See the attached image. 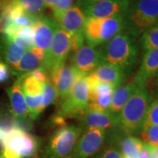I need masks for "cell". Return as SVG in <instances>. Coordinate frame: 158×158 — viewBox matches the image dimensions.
<instances>
[{
	"mask_svg": "<svg viewBox=\"0 0 158 158\" xmlns=\"http://www.w3.org/2000/svg\"><path fill=\"white\" fill-rule=\"evenodd\" d=\"M0 146L3 158H26L35 155L37 138L17 122L0 123Z\"/></svg>",
	"mask_w": 158,
	"mask_h": 158,
	"instance_id": "cell-1",
	"label": "cell"
},
{
	"mask_svg": "<svg viewBox=\"0 0 158 158\" xmlns=\"http://www.w3.org/2000/svg\"><path fill=\"white\" fill-rule=\"evenodd\" d=\"M151 98L146 85H140L118 114V128L130 135L141 133Z\"/></svg>",
	"mask_w": 158,
	"mask_h": 158,
	"instance_id": "cell-2",
	"label": "cell"
},
{
	"mask_svg": "<svg viewBox=\"0 0 158 158\" xmlns=\"http://www.w3.org/2000/svg\"><path fill=\"white\" fill-rule=\"evenodd\" d=\"M124 30L136 37L158 24V0H129Z\"/></svg>",
	"mask_w": 158,
	"mask_h": 158,
	"instance_id": "cell-3",
	"label": "cell"
},
{
	"mask_svg": "<svg viewBox=\"0 0 158 158\" xmlns=\"http://www.w3.org/2000/svg\"><path fill=\"white\" fill-rule=\"evenodd\" d=\"M102 63L119 67L127 72L136 62L138 49L133 37L126 31L118 33L104 45Z\"/></svg>",
	"mask_w": 158,
	"mask_h": 158,
	"instance_id": "cell-4",
	"label": "cell"
},
{
	"mask_svg": "<svg viewBox=\"0 0 158 158\" xmlns=\"http://www.w3.org/2000/svg\"><path fill=\"white\" fill-rule=\"evenodd\" d=\"M83 130L79 126L64 125L49 138L43 152L44 158H70Z\"/></svg>",
	"mask_w": 158,
	"mask_h": 158,
	"instance_id": "cell-5",
	"label": "cell"
},
{
	"mask_svg": "<svg viewBox=\"0 0 158 158\" xmlns=\"http://www.w3.org/2000/svg\"><path fill=\"white\" fill-rule=\"evenodd\" d=\"M89 89L86 76L77 78L67 98L60 102L59 109L56 114L66 120L68 118H80L87 109Z\"/></svg>",
	"mask_w": 158,
	"mask_h": 158,
	"instance_id": "cell-6",
	"label": "cell"
},
{
	"mask_svg": "<svg viewBox=\"0 0 158 158\" xmlns=\"http://www.w3.org/2000/svg\"><path fill=\"white\" fill-rule=\"evenodd\" d=\"M72 35L58 27L54 31L50 49L45 56L44 69L53 71L65 62L71 51Z\"/></svg>",
	"mask_w": 158,
	"mask_h": 158,
	"instance_id": "cell-7",
	"label": "cell"
},
{
	"mask_svg": "<svg viewBox=\"0 0 158 158\" xmlns=\"http://www.w3.org/2000/svg\"><path fill=\"white\" fill-rule=\"evenodd\" d=\"M82 4L86 19H105L125 14L129 6V0L87 2Z\"/></svg>",
	"mask_w": 158,
	"mask_h": 158,
	"instance_id": "cell-8",
	"label": "cell"
},
{
	"mask_svg": "<svg viewBox=\"0 0 158 158\" xmlns=\"http://www.w3.org/2000/svg\"><path fill=\"white\" fill-rule=\"evenodd\" d=\"M106 137L105 129H88L79 138L70 158H89L103 145Z\"/></svg>",
	"mask_w": 158,
	"mask_h": 158,
	"instance_id": "cell-9",
	"label": "cell"
},
{
	"mask_svg": "<svg viewBox=\"0 0 158 158\" xmlns=\"http://www.w3.org/2000/svg\"><path fill=\"white\" fill-rule=\"evenodd\" d=\"M81 76L86 75L79 72L73 64H66L65 62L51 71L52 84L56 89L60 102L67 98L76 79Z\"/></svg>",
	"mask_w": 158,
	"mask_h": 158,
	"instance_id": "cell-10",
	"label": "cell"
},
{
	"mask_svg": "<svg viewBox=\"0 0 158 158\" xmlns=\"http://www.w3.org/2000/svg\"><path fill=\"white\" fill-rule=\"evenodd\" d=\"M82 130L88 129H114L118 128V114L109 110L106 111L86 109L79 118Z\"/></svg>",
	"mask_w": 158,
	"mask_h": 158,
	"instance_id": "cell-11",
	"label": "cell"
},
{
	"mask_svg": "<svg viewBox=\"0 0 158 158\" xmlns=\"http://www.w3.org/2000/svg\"><path fill=\"white\" fill-rule=\"evenodd\" d=\"M73 62L79 72L88 75L102 64L101 52L92 47L84 45L74 53Z\"/></svg>",
	"mask_w": 158,
	"mask_h": 158,
	"instance_id": "cell-12",
	"label": "cell"
},
{
	"mask_svg": "<svg viewBox=\"0 0 158 158\" xmlns=\"http://www.w3.org/2000/svg\"><path fill=\"white\" fill-rule=\"evenodd\" d=\"M54 19L59 28L71 35L84 31L86 21L84 13L78 6L70 7L66 11L54 17Z\"/></svg>",
	"mask_w": 158,
	"mask_h": 158,
	"instance_id": "cell-13",
	"label": "cell"
},
{
	"mask_svg": "<svg viewBox=\"0 0 158 158\" xmlns=\"http://www.w3.org/2000/svg\"><path fill=\"white\" fill-rule=\"evenodd\" d=\"M58 27L56 21L48 18L38 17L35 28V46L41 48L46 54L50 49L54 31Z\"/></svg>",
	"mask_w": 158,
	"mask_h": 158,
	"instance_id": "cell-14",
	"label": "cell"
},
{
	"mask_svg": "<svg viewBox=\"0 0 158 158\" xmlns=\"http://www.w3.org/2000/svg\"><path fill=\"white\" fill-rule=\"evenodd\" d=\"M117 132L113 133L110 141L112 145L118 149L122 156L127 158H137L143 148L144 142L134 135Z\"/></svg>",
	"mask_w": 158,
	"mask_h": 158,
	"instance_id": "cell-15",
	"label": "cell"
},
{
	"mask_svg": "<svg viewBox=\"0 0 158 158\" xmlns=\"http://www.w3.org/2000/svg\"><path fill=\"white\" fill-rule=\"evenodd\" d=\"M7 95L10 102L12 113L15 119L23 121L28 117V109L22 88L21 81L18 80L13 85L7 89Z\"/></svg>",
	"mask_w": 158,
	"mask_h": 158,
	"instance_id": "cell-16",
	"label": "cell"
},
{
	"mask_svg": "<svg viewBox=\"0 0 158 158\" xmlns=\"http://www.w3.org/2000/svg\"><path fill=\"white\" fill-rule=\"evenodd\" d=\"M158 74V49L146 51L139 70L134 79L138 84L146 85L148 81Z\"/></svg>",
	"mask_w": 158,
	"mask_h": 158,
	"instance_id": "cell-17",
	"label": "cell"
},
{
	"mask_svg": "<svg viewBox=\"0 0 158 158\" xmlns=\"http://www.w3.org/2000/svg\"><path fill=\"white\" fill-rule=\"evenodd\" d=\"M92 73L99 81L116 88L124 82L127 71L119 67L102 63Z\"/></svg>",
	"mask_w": 158,
	"mask_h": 158,
	"instance_id": "cell-18",
	"label": "cell"
},
{
	"mask_svg": "<svg viewBox=\"0 0 158 158\" xmlns=\"http://www.w3.org/2000/svg\"><path fill=\"white\" fill-rule=\"evenodd\" d=\"M140 84L136 81L135 79H133L131 81L128 82L125 85H120L115 88L112 95L111 104L109 110L113 114H118L121 111L122 108L129 100L130 96L133 94L135 90L137 89Z\"/></svg>",
	"mask_w": 158,
	"mask_h": 158,
	"instance_id": "cell-19",
	"label": "cell"
},
{
	"mask_svg": "<svg viewBox=\"0 0 158 158\" xmlns=\"http://www.w3.org/2000/svg\"><path fill=\"white\" fill-rule=\"evenodd\" d=\"M124 15H116L114 16L102 19L100 24V44L108 42L118 33L124 30Z\"/></svg>",
	"mask_w": 158,
	"mask_h": 158,
	"instance_id": "cell-20",
	"label": "cell"
},
{
	"mask_svg": "<svg viewBox=\"0 0 158 158\" xmlns=\"http://www.w3.org/2000/svg\"><path fill=\"white\" fill-rule=\"evenodd\" d=\"M43 64V62L37 59L30 50H28L26 51L23 56L21 57V60L13 68L19 73L25 75L37 69L42 68Z\"/></svg>",
	"mask_w": 158,
	"mask_h": 158,
	"instance_id": "cell-21",
	"label": "cell"
},
{
	"mask_svg": "<svg viewBox=\"0 0 158 158\" xmlns=\"http://www.w3.org/2000/svg\"><path fill=\"white\" fill-rule=\"evenodd\" d=\"M5 42L3 44L4 56L7 63L15 67L24 54L25 49L7 37H5Z\"/></svg>",
	"mask_w": 158,
	"mask_h": 158,
	"instance_id": "cell-22",
	"label": "cell"
},
{
	"mask_svg": "<svg viewBox=\"0 0 158 158\" xmlns=\"http://www.w3.org/2000/svg\"><path fill=\"white\" fill-rule=\"evenodd\" d=\"M141 42L142 48L145 51L158 49V24L144 31Z\"/></svg>",
	"mask_w": 158,
	"mask_h": 158,
	"instance_id": "cell-23",
	"label": "cell"
},
{
	"mask_svg": "<svg viewBox=\"0 0 158 158\" xmlns=\"http://www.w3.org/2000/svg\"><path fill=\"white\" fill-rule=\"evenodd\" d=\"M22 8L32 15L39 14L47 7L43 0H15Z\"/></svg>",
	"mask_w": 158,
	"mask_h": 158,
	"instance_id": "cell-24",
	"label": "cell"
},
{
	"mask_svg": "<svg viewBox=\"0 0 158 158\" xmlns=\"http://www.w3.org/2000/svg\"><path fill=\"white\" fill-rule=\"evenodd\" d=\"M141 135L144 143L158 147V125H152L143 127L141 132Z\"/></svg>",
	"mask_w": 158,
	"mask_h": 158,
	"instance_id": "cell-25",
	"label": "cell"
},
{
	"mask_svg": "<svg viewBox=\"0 0 158 158\" xmlns=\"http://www.w3.org/2000/svg\"><path fill=\"white\" fill-rule=\"evenodd\" d=\"M43 106L45 109L50 105L54 103L58 100V94L55 89L54 84L50 81H48L44 84V89H43Z\"/></svg>",
	"mask_w": 158,
	"mask_h": 158,
	"instance_id": "cell-26",
	"label": "cell"
},
{
	"mask_svg": "<svg viewBox=\"0 0 158 158\" xmlns=\"http://www.w3.org/2000/svg\"><path fill=\"white\" fill-rule=\"evenodd\" d=\"M152 125H158V98L149 104L143 128Z\"/></svg>",
	"mask_w": 158,
	"mask_h": 158,
	"instance_id": "cell-27",
	"label": "cell"
},
{
	"mask_svg": "<svg viewBox=\"0 0 158 158\" xmlns=\"http://www.w3.org/2000/svg\"><path fill=\"white\" fill-rule=\"evenodd\" d=\"M9 40L13 41L15 44L19 45V46L22 47V48L24 49H27V50H30V49L35 45L34 40L22 36V35H16L15 36L12 37V38Z\"/></svg>",
	"mask_w": 158,
	"mask_h": 158,
	"instance_id": "cell-28",
	"label": "cell"
},
{
	"mask_svg": "<svg viewBox=\"0 0 158 158\" xmlns=\"http://www.w3.org/2000/svg\"><path fill=\"white\" fill-rule=\"evenodd\" d=\"M98 158H123V156L115 146L110 144L102 150Z\"/></svg>",
	"mask_w": 158,
	"mask_h": 158,
	"instance_id": "cell-29",
	"label": "cell"
},
{
	"mask_svg": "<svg viewBox=\"0 0 158 158\" xmlns=\"http://www.w3.org/2000/svg\"><path fill=\"white\" fill-rule=\"evenodd\" d=\"M84 31H79V32L73 35L72 39H71V51L75 53L79 48H81L84 45Z\"/></svg>",
	"mask_w": 158,
	"mask_h": 158,
	"instance_id": "cell-30",
	"label": "cell"
},
{
	"mask_svg": "<svg viewBox=\"0 0 158 158\" xmlns=\"http://www.w3.org/2000/svg\"><path fill=\"white\" fill-rule=\"evenodd\" d=\"M73 1L74 0H61L60 2L59 3V5L53 10V12H54V16L56 17L57 15H59V14L63 13V12L68 10L71 7Z\"/></svg>",
	"mask_w": 158,
	"mask_h": 158,
	"instance_id": "cell-31",
	"label": "cell"
},
{
	"mask_svg": "<svg viewBox=\"0 0 158 158\" xmlns=\"http://www.w3.org/2000/svg\"><path fill=\"white\" fill-rule=\"evenodd\" d=\"M29 73L34 77V78H36L37 80L43 83V84H45V82H47L49 80L48 75L46 74V72H45V70L44 68L37 69V70Z\"/></svg>",
	"mask_w": 158,
	"mask_h": 158,
	"instance_id": "cell-32",
	"label": "cell"
},
{
	"mask_svg": "<svg viewBox=\"0 0 158 158\" xmlns=\"http://www.w3.org/2000/svg\"><path fill=\"white\" fill-rule=\"evenodd\" d=\"M17 35H22V36L29 37L30 39L35 38V28L34 27H21L20 29L19 32Z\"/></svg>",
	"mask_w": 158,
	"mask_h": 158,
	"instance_id": "cell-33",
	"label": "cell"
},
{
	"mask_svg": "<svg viewBox=\"0 0 158 158\" xmlns=\"http://www.w3.org/2000/svg\"><path fill=\"white\" fill-rule=\"evenodd\" d=\"M9 70L6 64L0 62V82H5L9 78Z\"/></svg>",
	"mask_w": 158,
	"mask_h": 158,
	"instance_id": "cell-34",
	"label": "cell"
},
{
	"mask_svg": "<svg viewBox=\"0 0 158 158\" xmlns=\"http://www.w3.org/2000/svg\"><path fill=\"white\" fill-rule=\"evenodd\" d=\"M30 51L35 55V56H36L37 59H40V61H42V62H44L45 54L44 51L42 50V49L40 48H37V47L35 46L34 45V46H33L32 48L30 49Z\"/></svg>",
	"mask_w": 158,
	"mask_h": 158,
	"instance_id": "cell-35",
	"label": "cell"
},
{
	"mask_svg": "<svg viewBox=\"0 0 158 158\" xmlns=\"http://www.w3.org/2000/svg\"><path fill=\"white\" fill-rule=\"evenodd\" d=\"M137 158H152L147 144L144 143L143 148Z\"/></svg>",
	"mask_w": 158,
	"mask_h": 158,
	"instance_id": "cell-36",
	"label": "cell"
},
{
	"mask_svg": "<svg viewBox=\"0 0 158 158\" xmlns=\"http://www.w3.org/2000/svg\"><path fill=\"white\" fill-rule=\"evenodd\" d=\"M60 1L61 0H43L47 7H50L52 10L59 5Z\"/></svg>",
	"mask_w": 158,
	"mask_h": 158,
	"instance_id": "cell-37",
	"label": "cell"
},
{
	"mask_svg": "<svg viewBox=\"0 0 158 158\" xmlns=\"http://www.w3.org/2000/svg\"><path fill=\"white\" fill-rule=\"evenodd\" d=\"M152 158H158V147L147 144Z\"/></svg>",
	"mask_w": 158,
	"mask_h": 158,
	"instance_id": "cell-38",
	"label": "cell"
},
{
	"mask_svg": "<svg viewBox=\"0 0 158 158\" xmlns=\"http://www.w3.org/2000/svg\"><path fill=\"white\" fill-rule=\"evenodd\" d=\"M93 0H81V3L87 2H92Z\"/></svg>",
	"mask_w": 158,
	"mask_h": 158,
	"instance_id": "cell-39",
	"label": "cell"
},
{
	"mask_svg": "<svg viewBox=\"0 0 158 158\" xmlns=\"http://www.w3.org/2000/svg\"><path fill=\"white\" fill-rule=\"evenodd\" d=\"M155 78H156V82H157V90H158V74L157 75V76H156Z\"/></svg>",
	"mask_w": 158,
	"mask_h": 158,
	"instance_id": "cell-40",
	"label": "cell"
},
{
	"mask_svg": "<svg viewBox=\"0 0 158 158\" xmlns=\"http://www.w3.org/2000/svg\"><path fill=\"white\" fill-rule=\"evenodd\" d=\"M103 1H109V0H93L92 2H103Z\"/></svg>",
	"mask_w": 158,
	"mask_h": 158,
	"instance_id": "cell-41",
	"label": "cell"
},
{
	"mask_svg": "<svg viewBox=\"0 0 158 158\" xmlns=\"http://www.w3.org/2000/svg\"><path fill=\"white\" fill-rule=\"evenodd\" d=\"M0 158H3V157H2V155H0Z\"/></svg>",
	"mask_w": 158,
	"mask_h": 158,
	"instance_id": "cell-42",
	"label": "cell"
},
{
	"mask_svg": "<svg viewBox=\"0 0 158 158\" xmlns=\"http://www.w3.org/2000/svg\"><path fill=\"white\" fill-rule=\"evenodd\" d=\"M1 1H2V0H0V3H1Z\"/></svg>",
	"mask_w": 158,
	"mask_h": 158,
	"instance_id": "cell-43",
	"label": "cell"
},
{
	"mask_svg": "<svg viewBox=\"0 0 158 158\" xmlns=\"http://www.w3.org/2000/svg\"><path fill=\"white\" fill-rule=\"evenodd\" d=\"M123 158H127V157H123Z\"/></svg>",
	"mask_w": 158,
	"mask_h": 158,
	"instance_id": "cell-44",
	"label": "cell"
}]
</instances>
